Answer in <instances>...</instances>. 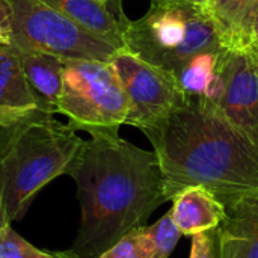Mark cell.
<instances>
[{
    "mask_svg": "<svg viewBox=\"0 0 258 258\" xmlns=\"http://www.w3.org/2000/svg\"><path fill=\"white\" fill-rule=\"evenodd\" d=\"M17 51L20 68L36 101V109L51 115L57 113L63 89V59L42 51Z\"/></svg>",
    "mask_w": 258,
    "mask_h": 258,
    "instance_id": "10",
    "label": "cell"
},
{
    "mask_svg": "<svg viewBox=\"0 0 258 258\" xmlns=\"http://www.w3.org/2000/svg\"><path fill=\"white\" fill-rule=\"evenodd\" d=\"M0 258H53V252L39 251L6 224L0 230Z\"/></svg>",
    "mask_w": 258,
    "mask_h": 258,
    "instance_id": "17",
    "label": "cell"
},
{
    "mask_svg": "<svg viewBox=\"0 0 258 258\" xmlns=\"http://www.w3.org/2000/svg\"><path fill=\"white\" fill-rule=\"evenodd\" d=\"M53 258H82L80 255H77L73 249L68 251H62V252H53Z\"/></svg>",
    "mask_w": 258,
    "mask_h": 258,
    "instance_id": "22",
    "label": "cell"
},
{
    "mask_svg": "<svg viewBox=\"0 0 258 258\" xmlns=\"http://www.w3.org/2000/svg\"><path fill=\"white\" fill-rule=\"evenodd\" d=\"M0 45H11V42H9V33L3 27H0Z\"/></svg>",
    "mask_w": 258,
    "mask_h": 258,
    "instance_id": "23",
    "label": "cell"
},
{
    "mask_svg": "<svg viewBox=\"0 0 258 258\" xmlns=\"http://www.w3.org/2000/svg\"><path fill=\"white\" fill-rule=\"evenodd\" d=\"M103 2H106V3H109V2H112V0H103Z\"/></svg>",
    "mask_w": 258,
    "mask_h": 258,
    "instance_id": "26",
    "label": "cell"
},
{
    "mask_svg": "<svg viewBox=\"0 0 258 258\" xmlns=\"http://www.w3.org/2000/svg\"><path fill=\"white\" fill-rule=\"evenodd\" d=\"M109 63L118 74L130 101L127 125L145 132L184 101V94L172 74L145 62L132 51L118 50Z\"/></svg>",
    "mask_w": 258,
    "mask_h": 258,
    "instance_id": "7",
    "label": "cell"
},
{
    "mask_svg": "<svg viewBox=\"0 0 258 258\" xmlns=\"http://www.w3.org/2000/svg\"><path fill=\"white\" fill-rule=\"evenodd\" d=\"M8 222L5 221V213H3V198H2V186H0V230L3 225H6Z\"/></svg>",
    "mask_w": 258,
    "mask_h": 258,
    "instance_id": "24",
    "label": "cell"
},
{
    "mask_svg": "<svg viewBox=\"0 0 258 258\" xmlns=\"http://www.w3.org/2000/svg\"><path fill=\"white\" fill-rule=\"evenodd\" d=\"M97 258H153V248L145 225L132 230Z\"/></svg>",
    "mask_w": 258,
    "mask_h": 258,
    "instance_id": "16",
    "label": "cell"
},
{
    "mask_svg": "<svg viewBox=\"0 0 258 258\" xmlns=\"http://www.w3.org/2000/svg\"><path fill=\"white\" fill-rule=\"evenodd\" d=\"M12 11L9 42L15 50L54 54L63 60L110 62L121 48L41 0H8Z\"/></svg>",
    "mask_w": 258,
    "mask_h": 258,
    "instance_id": "6",
    "label": "cell"
},
{
    "mask_svg": "<svg viewBox=\"0 0 258 258\" xmlns=\"http://www.w3.org/2000/svg\"><path fill=\"white\" fill-rule=\"evenodd\" d=\"M0 106L18 110L36 109L20 68L18 51L12 45H0Z\"/></svg>",
    "mask_w": 258,
    "mask_h": 258,
    "instance_id": "14",
    "label": "cell"
},
{
    "mask_svg": "<svg viewBox=\"0 0 258 258\" xmlns=\"http://www.w3.org/2000/svg\"><path fill=\"white\" fill-rule=\"evenodd\" d=\"M249 48L254 50L258 54V11L252 24V32H251V42H249Z\"/></svg>",
    "mask_w": 258,
    "mask_h": 258,
    "instance_id": "21",
    "label": "cell"
},
{
    "mask_svg": "<svg viewBox=\"0 0 258 258\" xmlns=\"http://www.w3.org/2000/svg\"><path fill=\"white\" fill-rule=\"evenodd\" d=\"M67 175L76 181L82 210L71 249L82 258L101 255L168 201L156 153L119 135L85 141Z\"/></svg>",
    "mask_w": 258,
    "mask_h": 258,
    "instance_id": "1",
    "label": "cell"
},
{
    "mask_svg": "<svg viewBox=\"0 0 258 258\" xmlns=\"http://www.w3.org/2000/svg\"><path fill=\"white\" fill-rule=\"evenodd\" d=\"M218 73L222 89L212 104L258 150V54L225 47Z\"/></svg>",
    "mask_w": 258,
    "mask_h": 258,
    "instance_id": "8",
    "label": "cell"
},
{
    "mask_svg": "<svg viewBox=\"0 0 258 258\" xmlns=\"http://www.w3.org/2000/svg\"><path fill=\"white\" fill-rule=\"evenodd\" d=\"M186 2H192V3H197V5H201V6H204L209 0H186Z\"/></svg>",
    "mask_w": 258,
    "mask_h": 258,
    "instance_id": "25",
    "label": "cell"
},
{
    "mask_svg": "<svg viewBox=\"0 0 258 258\" xmlns=\"http://www.w3.org/2000/svg\"><path fill=\"white\" fill-rule=\"evenodd\" d=\"M145 230L151 242L153 258H169L181 237V233L174 224L171 213L168 212L156 224L145 227Z\"/></svg>",
    "mask_w": 258,
    "mask_h": 258,
    "instance_id": "15",
    "label": "cell"
},
{
    "mask_svg": "<svg viewBox=\"0 0 258 258\" xmlns=\"http://www.w3.org/2000/svg\"><path fill=\"white\" fill-rule=\"evenodd\" d=\"M142 133L159 159L168 201L200 186L228 207L258 190V150L204 98L184 97Z\"/></svg>",
    "mask_w": 258,
    "mask_h": 258,
    "instance_id": "2",
    "label": "cell"
},
{
    "mask_svg": "<svg viewBox=\"0 0 258 258\" xmlns=\"http://www.w3.org/2000/svg\"><path fill=\"white\" fill-rule=\"evenodd\" d=\"M83 142L68 124L38 109L0 127V186L8 224L26 215L44 186L68 174Z\"/></svg>",
    "mask_w": 258,
    "mask_h": 258,
    "instance_id": "3",
    "label": "cell"
},
{
    "mask_svg": "<svg viewBox=\"0 0 258 258\" xmlns=\"http://www.w3.org/2000/svg\"><path fill=\"white\" fill-rule=\"evenodd\" d=\"M189 258H221L218 228L192 237V248Z\"/></svg>",
    "mask_w": 258,
    "mask_h": 258,
    "instance_id": "18",
    "label": "cell"
},
{
    "mask_svg": "<svg viewBox=\"0 0 258 258\" xmlns=\"http://www.w3.org/2000/svg\"><path fill=\"white\" fill-rule=\"evenodd\" d=\"M30 110H18V109H8L0 106V127H8L17 121H20L24 115Z\"/></svg>",
    "mask_w": 258,
    "mask_h": 258,
    "instance_id": "19",
    "label": "cell"
},
{
    "mask_svg": "<svg viewBox=\"0 0 258 258\" xmlns=\"http://www.w3.org/2000/svg\"><path fill=\"white\" fill-rule=\"evenodd\" d=\"M124 48L172 74L204 53L225 48L221 33L204 6L186 0H153L138 20L119 11Z\"/></svg>",
    "mask_w": 258,
    "mask_h": 258,
    "instance_id": "4",
    "label": "cell"
},
{
    "mask_svg": "<svg viewBox=\"0 0 258 258\" xmlns=\"http://www.w3.org/2000/svg\"><path fill=\"white\" fill-rule=\"evenodd\" d=\"M218 234L221 258H258V190L227 207Z\"/></svg>",
    "mask_w": 258,
    "mask_h": 258,
    "instance_id": "9",
    "label": "cell"
},
{
    "mask_svg": "<svg viewBox=\"0 0 258 258\" xmlns=\"http://www.w3.org/2000/svg\"><path fill=\"white\" fill-rule=\"evenodd\" d=\"M50 8L77 21L91 32L107 39L118 48H124L119 17L109 11L103 0H41Z\"/></svg>",
    "mask_w": 258,
    "mask_h": 258,
    "instance_id": "13",
    "label": "cell"
},
{
    "mask_svg": "<svg viewBox=\"0 0 258 258\" xmlns=\"http://www.w3.org/2000/svg\"><path fill=\"white\" fill-rule=\"evenodd\" d=\"M204 8L227 48H249L258 0H209Z\"/></svg>",
    "mask_w": 258,
    "mask_h": 258,
    "instance_id": "12",
    "label": "cell"
},
{
    "mask_svg": "<svg viewBox=\"0 0 258 258\" xmlns=\"http://www.w3.org/2000/svg\"><path fill=\"white\" fill-rule=\"evenodd\" d=\"M130 110L127 92L109 62L63 60V89L57 113L89 136L119 135Z\"/></svg>",
    "mask_w": 258,
    "mask_h": 258,
    "instance_id": "5",
    "label": "cell"
},
{
    "mask_svg": "<svg viewBox=\"0 0 258 258\" xmlns=\"http://www.w3.org/2000/svg\"><path fill=\"white\" fill-rule=\"evenodd\" d=\"M11 24H12V11L8 0H0V27H3L11 35Z\"/></svg>",
    "mask_w": 258,
    "mask_h": 258,
    "instance_id": "20",
    "label": "cell"
},
{
    "mask_svg": "<svg viewBox=\"0 0 258 258\" xmlns=\"http://www.w3.org/2000/svg\"><path fill=\"white\" fill-rule=\"evenodd\" d=\"M172 201L174 204L169 213L181 236L194 237L197 234L216 230L227 213L225 204L212 192L200 186L184 189Z\"/></svg>",
    "mask_w": 258,
    "mask_h": 258,
    "instance_id": "11",
    "label": "cell"
}]
</instances>
